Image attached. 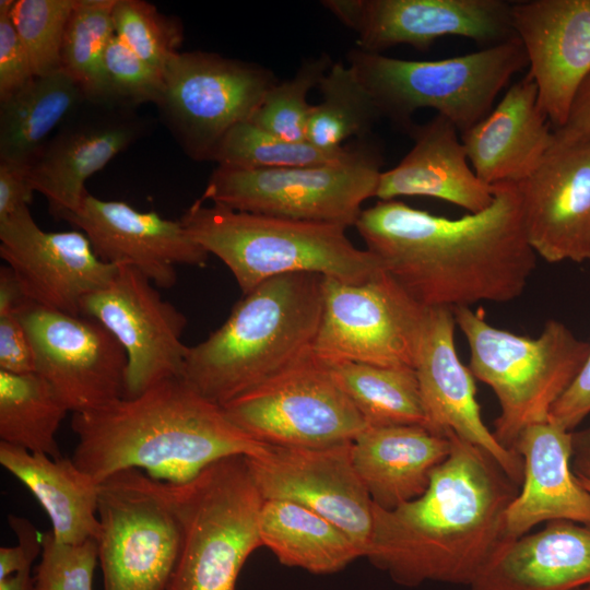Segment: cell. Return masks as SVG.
Wrapping results in <instances>:
<instances>
[{
    "instance_id": "obj_1",
    "label": "cell",
    "mask_w": 590,
    "mask_h": 590,
    "mask_svg": "<svg viewBox=\"0 0 590 590\" xmlns=\"http://www.w3.org/2000/svg\"><path fill=\"white\" fill-rule=\"evenodd\" d=\"M494 187L482 212L448 219L398 200L361 212L355 227L384 270L424 308L519 297L535 269L516 184Z\"/></svg>"
},
{
    "instance_id": "obj_2",
    "label": "cell",
    "mask_w": 590,
    "mask_h": 590,
    "mask_svg": "<svg viewBox=\"0 0 590 590\" xmlns=\"http://www.w3.org/2000/svg\"><path fill=\"white\" fill-rule=\"evenodd\" d=\"M451 450L417 498L392 510L374 504L366 557L397 583L471 586L507 540L505 514L519 493L499 463L452 432Z\"/></svg>"
},
{
    "instance_id": "obj_3",
    "label": "cell",
    "mask_w": 590,
    "mask_h": 590,
    "mask_svg": "<svg viewBox=\"0 0 590 590\" xmlns=\"http://www.w3.org/2000/svg\"><path fill=\"white\" fill-rule=\"evenodd\" d=\"M71 428L78 437L71 458L97 483L135 469L162 482L184 484L219 460L258 457L269 446L236 426L221 405L184 377L73 413Z\"/></svg>"
},
{
    "instance_id": "obj_4",
    "label": "cell",
    "mask_w": 590,
    "mask_h": 590,
    "mask_svg": "<svg viewBox=\"0 0 590 590\" xmlns=\"http://www.w3.org/2000/svg\"><path fill=\"white\" fill-rule=\"evenodd\" d=\"M322 279L283 274L243 295L219 329L188 347L184 378L222 406L303 359L320 323Z\"/></svg>"
},
{
    "instance_id": "obj_5",
    "label": "cell",
    "mask_w": 590,
    "mask_h": 590,
    "mask_svg": "<svg viewBox=\"0 0 590 590\" xmlns=\"http://www.w3.org/2000/svg\"><path fill=\"white\" fill-rule=\"evenodd\" d=\"M180 222L193 240L229 269L243 295L283 274L315 273L361 283L385 271L375 255L351 243L341 225L205 205L201 199Z\"/></svg>"
},
{
    "instance_id": "obj_6",
    "label": "cell",
    "mask_w": 590,
    "mask_h": 590,
    "mask_svg": "<svg viewBox=\"0 0 590 590\" xmlns=\"http://www.w3.org/2000/svg\"><path fill=\"white\" fill-rule=\"evenodd\" d=\"M452 311L469 345L470 370L491 387L500 406L493 434L512 449L526 427L548 420L552 406L581 369L590 343L554 319L530 338L492 326L471 307Z\"/></svg>"
},
{
    "instance_id": "obj_7",
    "label": "cell",
    "mask_w": 590,
    "mask_h": 590,
    "mask_svg": "<svg viewBox=\"0 0 590 590\" xmlns=\"http://www.w3.org/2000/svg\"><path fill=\"white\" fill-rule=\"evenodd\" d=\"M347 59L382 117L405 131L415 111L430 108L459 133L484 119L514 74L528 66L518 38L439 60H404L357 48Z\"/></svg>"
},
{
    "instance_id": "obj_8",
    "label": "cell",
    "mask_w": 590,
    "mask_h": 590,
    "mask_svg": "<svg viewBox=\"0 0 590 590\" xmlns=\"http://www.w3.org/2000/svg\"><path fill=\"white\" fill-rule=\"evenodd\" d=\"M167 484L181 528L168 590H235L245 562L262 546L263 498L246 457L219 460L187 483Z\"/></svg>"
},
{
    "instance_id": "obj_9",
    "label": "cell",
    "mask_w": 590,
    "mask_h": 590,
    "mask_svg": "<svg viewBox=\"0 0 590 590\" xmlns=\"http://www.w3.org/2000/svg\"><path fill=\"white\" fill-rule=\"evenodd\" d=\"M384 163L380 146L357 140L342 160L321 165L257 168L219 164L202 201L253 214L354 226L375 197Z\"/></svg>"
},
{
    "instance_id": "obj_10",
    "label": "cell",
    "mask_w": 590,
    "mask_h": 590,
    "mask_svg": "<svg viewBox=\"0 0 590 590\" xmlns=\"http://www.w3.org/2000/svg\"><path fill=\"white\" fill-rule=\"evenodd\" d=\"M98 518L104 590H168L181 547L168 484L117 472L99 483Z\"/></svg>"
},
{
    "instance_id": "obj_11",
    "label": "cell",
    "mask_w": 590,
    "mask_h": 590,
    "mask_svg": "<svg viewBox=\"0 0 590 590\" xmlns=\"http://www.w3.org/2000/svg\"><path fill=\"white\" fill-rule=\"evenodd\" d=\"M222 409L241 430L270 446H334L352 442L367 428L314 351Z\"/></svg>"
},
{
    "instance_id": "obj_12",
    "label": "cell",
    "mask_w": 590,
    "mask_h": 590,
    "mask_svg": "<svg viewBox=\"0 0 590 590\" xmlns=\"http://www.w3.org/2000/svg\"><path fill=\"white\" fill-rule=\"evenodd\" d=\"M426 310L386 271L361 283L323 278L312 351L323 362L414 368Z\"/></svg>"
},
{
    "instance_id": "obj_13",
    "label": "cell",
    "mask_w": 590,
    "mask_h": 590,
    "mask_svg": "<svg viewBox=\"0 0 590 590\" xmlns=\"http://www.w3.org/2000/svg\"><path fill=\"white\" fill-rule=\"evenodd\" d=\"M156 105L185 153L212 161L223 137L250 120L276 83L267 69L205 51L178 52L164 73Z\"/></svg>"
},
{
    "instance_id": "obj_14",
    "label": "cell",
    "mask_w": 590,
    "mask_h": 590,
    "mask_svg": "<svg viewBox=\"0 0 590 590\" xmlns=\"http://www.w3.org/2000/svg\"><path fill=\"white\" fill-rule=\"evenodd\" d=\"M81 315L101 322L123 347L126 398L163 379L184 377L189 346L181 335L187 319L137 268L118 264L106 286L83 298Z\"/></svg>"
},
{
    "instance_id": "obj_15",
    "label": "cell",
    "mask_w": 590,
    "mask_h": 590,
    "mask_svg": "<svg viewBox=\"0 0 590 590\" xmlns=\"http://www.w3.org/2000/svg\"><path fill=\"white\" fill-rule=\"evenodd\" d=\"M20 318L34 349L36 373L69 412L95 410L125 397L127 355L101 322L32 303Z\"/></svg>"
},
{
    "instance_id": "obj_16",
    "label": "cell",
    "mask_w": 590,
    "mask_h": 590,
    "mask_svg": "<svg viewBox=\"0 0 590 590\" xmlns=\"http://www.w3.org/2000/svg\"><path fill=\"white\" fill-rule=\"evenodd\" d=\"M322 5L357 34V49L370 54L398 45L426 51L444 36L483 48L517 38L512 2L505 0H326Z\"/></svg>"
},
{
    "instance_id": "obj_17",
    "label": "cell",
    "mask_w": 590,
    "mask_h": 590,
    "mask_svg": "<svg viewBox=\"0 0 590 590\" xmlns=\"http://www.w3.org/2000/svg\"><path fill=\"white\" fill-rule=\"evenodd\" d=\"M352 442L318 448L268 446L246 457L263 499L297 503L341 529L366 557L374 503L352 461Z\"/></svg>"
},
{
    "instance_id": "obj_18",
    "label": "cell",
    "mask_w": 590,
    "mask_h": 590,
    "mask_svg": "<svg viewBox=\"0 0 590 590\" xmlns=\"http://www.w3.org/2000/svg\"><path fill=\"white\" fill-rule=\"evenodd\" d=\"M150 128L135 108L86 99L56 130L30 167L35 192L56 219L75 213L86 180L103 169Z\"/></svg>"
},
{
    "instance_id": "obj_19",
    "label": "cell",
    "mask_w": 590,
    "mask_h": 590,
    "mask_svg": "<svg viewBox=\"0 0 590 590\" xmlns=\"http://www.w3.org/2000/svg\"><path fill=\"white\" fill-rule=\"evenodd\" d=\"M0 256L32 304L70 315H81L83 298L117 270L96 256L84 233L44 231L28 206L0 221Z\"/></svg>"
},
{
    "instance_id": "obj_20",
    "label": "cell",
    "mask_w": 590,
    "mask_h": 590,
    "mask_svg": "<svg viewBox=\"0 0 590 590\" xmlns=\"http://www.w3.org/2000/svg\"><path fill=\"white\" fill-rule=\"evenodd\" d=\"M529 245L546 262L590 260V142L557 141L517 184Z\"/></svg>"
},
{
    "instance_id": "obj_21",
    "label": "cell",
    "mask_w": 590,
    "mask_h": 590,
    "mask_svg": "<svg viewBox=\"0 0 590 590\" xmlns=\"http://www.w3.org/2000/svg\"><path fill=\"white\" fill-rule=\"evenodd\" d=\"M511 24L553 130L565 125L590 75V0L512 2Z\"/></svg>"
},
{
    "instance_id": "obj_22",
    "label": "cell",
    "mask_w": 590,
    "mask_h": 590,
    "mask_svg": "<svg viewBox=\"0 0 590 590\" xmlns=\"http://www.w3.org/2000/svg\"><path fill=\"white\" fill-rule=\"evenodd\" d=\"M457 327L449 308H427L414 370L428 422L437 435L452 432L491 455L519 486L523 461L503 447L482 420L475 398L474 376L459 359L455 344Z\"/></svg>"
},
{
    "instance_id": "obj_23",
    "label": "cell",
    "mask_w": 590,
    "mask_h": 590,
    "mask_svg": "<svg viewBox=\"0 0 590 590\" xmlns=\"http://www.w3.org/2000/svg\"><path fill=\"white\" fill-rule=\"evenodd\" d=\"M64 221L84 233L102 261L132 266L163 288L175 285L177 264L203 267L210 256L180 220H166L154 211L141 212L88 192L81 208Z\"/></svg>"
},
{
    "instance_id": "obj_24",
    "label": "cell",
    "mask_w": 590,
    "mask_h": 590,
    "mask_svg": "<svg viewBox=\"0 0 590 590\" xmlns=\"http://www.w3.org/2000/svg\"><path fill=\"white\" fill-rule=\"evenodd\" d=\"M512 450L523 461V480L505 514V533L517 539L553 520L590 524V492L571 471L573 432L546 421L526 427Z\"/></svg>"
},
{
    "instance_id": "obj_25",
    "label": "cell",
    "mask_w": 590,
    "mask_h": 590,
    "mask_svg": "<svg viewBox=\"0 0 590 590\" xmlns=\"http://www.w3.org/2000/svg\"><path fill=\"white\" fill-rule=\"evenodd\" d=\"M405 132L413 146L394 167L382 170L375 197L381 201L399 197H427L479 213L494 201V187L472 169L459 131L436 114L425 123L410 125Z\"/></svg>"
},
{
    "instance_id": "obj_26",
    "label": "cell",
    "mask_w": 590,
    "mask_h": 590,
    "mask_svg": "<svg viewBox=\"0 0 590 590\" xmlns=\"http://www.w3.org/2000/svg\"><path fill=\"white\" fill-rule=\"evenodd\" d=\"M460 135L472 169L489 186L521 182L554 143V130L538 104V87L529 73Z\"/></svg>"
},
{
    "instance_id": "obj_27",
    "label": "cell",
    "mask_w": 590,
    "mask_h": 590,
    "mask_svg": "<svg viewBox=\"0 0 590 590\" xmlns=\"http://www.w3.org/2000/svg\"><path fill=\"white\" fill-rule=\"evenodd\" d=\"M590 585V524L553 520L504 541L471 590H576Z\"/></svg>"
},
{
    "instance_id": "obj_28",
    "label": "cell",
    "mask_w": 590,
    "mask_h": 590,
    "mask_svg": "<svg viewBox=\"0 0 590 590\" xmlns=\"http://www.w3.org/2000/svg\"><path fill=\"white\" fill-rule=\"evenodd\" d=\"M450 450L448 435L417 425L367 427L351 445L355 471L373 503L384 510L420 497Z\"/></svg>"
},
{
    "instance_id": "obj_29",
    "label": "cell",
    "mask_w": 590,
    "mask_h": 590,
    "mask_svg": "<svg viewBox=\"0 0 590 590\" xmlns=\"http://www.w3.org/2000/svg\"><path fill=\"white\" fill-rule=\"evenodd\" d=\"M0 463L38 500L54 538L66 544L98 540V486L72 458H51L0 441Z\"/></svg>"
},
{
    "instance_id": "obj_30",
    "label": "cell",
    "mask_w": 590,
    "mask_h": 590,
    "mask_svg": "<svg viewBox=\"0 0 590 590\" xmlns=\"http://www.w3.org/2000/svg\"><path fill=\"white\" fill-rule=\"evenodd\" d=\"M86 99L63 69L36 75L0 99V161L31 167L60 125Z\"/></svg>"
},
{
    "instance_id": "obj_31",
    "label": "cell",
    "mask_w": 590,
    "mask_h": 590,
    "mask_svg": "<svg viewBox=\"0 0 590 590\" xmlns=\"http://www.w3.org/2000/svg\"><path fill=\"white\" fill-rule=\"evenodd\" d=\"M259 535L281 564L317 575L337 573L363 557L341 529L291 500L263 499Z\"/></svg>"
},
{
    "instance_id": "obj_32",
    "label": "cell",
    "mask_w": 590,
    "mask_h": 590,
    "mask_svg": "<svg viewBox=\"0 0 590 590\" xmlns=\"http://www.w3.org/2000/svg\"><path fill=\"white\" fill-rule=\"evenodd\" d=\"M323 363L367 427L417 425L428 429L414 368L345 361Z\"/></svg>"
},
{
    "instance_id": "obj_33",
    "label": "cell",
    "mask_w": 590,
    "mask_h": 590,
    "mask_svg": "<svg viewBox=\"0 0 590 590\" xmlns=\"http://www.w3.org/2000/svg\"><path fill=\"white\" fill-rule=\"evenodd\" d=\"M50 385L37 373L0 370V439L33 453L62 457L57 430L68 413Z\"/></svg>"
},
{
    "instance_id": "obj_34",
    "label": "cell",
    "mask_w": 590,
    "mask_h": 590,
    "mask_svg": "<svg viewBox=\"0 0 590 590\" xmlns=\"http://www.w3.org/2000/svg\"><path fill=\"white\" fill-rule=\"evenodd\" d=\"M320 104L312 106L306 140L323 150H339L351 137L368 138L381 114L350 66L332 63L318 86Z\"/></svg>"
},
{
    "instance_id": "obj_35",
    "label": "cell",
    "mask_w": 590,
    "mask_h": 590,
    "mask_svg": "<svg viewBox=\"0 0 590 590\" xmlns=\"http://www.w3.org/2000/svg\"><path fill=\"white\" fill-rule=\"evenodd\" d=\"M116 0H76L61 49V69L92 101H106L104 55L116 35L113 11Z\"/></svg>"
},
{
    "instance_id": "obj_36",
    "label": "cell",
    "mask_w": 590,
    "mask_h": 590,
    "mask_svg": "<svg viewBox=\"0 0 590 590\" xmlns=\"http://www.w3.org/2000/svg\"><path fill=\"white\" fill-rule=\"evenodd\" d=\"M350 151L351 146L323 150L306 140H286L247 120L227 131L212 161L223 165L257 168L311 166L340 161Z\"/></svg>"
},
{
    "instance_id": "obj_37",
    "label": "cell",
    "mask_w": 590,
    "mask_h": 590,
    "mask_svg": "<svg viewBox=\"0 0 590 590\" xmlns=\"http://www.w3.org/2000/svg\"><path fill=\"white\" fill-rule=\"evenodd\" d=\"M331 64L327 55L306 60L292 79L267 91L249 121L286 140L305 141L312 110L308 92L318 86Z\"/></svg>"
},
{
    "instance_id": "obj_38",
    "label": "cell",
    "mask_w": 590,
    "mask_h": 590,
    "mask_svg": "<svg viewBox=\"0 0 590 590\" xmlns=\"http://www.w3.org/2000/svg\"><path fill=\"white\" fill-rule=\"evenodd\" d=\"M116 35L162 74L178 54L182 28L142 0H116L113 11Z\"/></svg>"
},
{
    "instance_id": "obj_39",
    "label": "cell",
    "mask_w": 590,
    "mask_h": 590,
    "mask_svg": "<svg viewBox=\"0 0 590 590\" xmlns=\"http://www.w3.org/2000/svg\"><path fill=\"white\" fill-rule=\"evenodd\" d=\"M76 0H16L11 16L36 75L61 68V49Z\"/></svg>"
},
{
    "instance_id": "obj_40",
    "label": "cell",
    "mask_w": 590,
    "mask_h": 590,
    "mask_svg": "<svg viewBox=\"0 0 590 590\" xmlns=\"http://www.w3.org/2000/svg\"><path fill=\"white\" fill-rule=\"evenodd\" d=\"M106 101L137 108L141 104L157 105L164 93L163 74L133 52L117 35L104 55Z\"/></svg>"
},
{
    "instance_id": "obj_41",
    "label": "cell",
    "mask_w": 590,
    "mask_h": 590,
    "mask_svg": "<svg viewBox=\"0 0 590 590\" xmlns=\"http://www.w3.org/2000/svg\"><path fill=\"white\" fill-rule=\"evenodd\" d=\"M40 562L35 570V590H93L98 543L58 542L51 531L42 535Z\"/></svg>"
},
{
    "instance_id": "obj_42",
    "label": "cell",
    "mask_w": 590,
    "mask_h": 590,
    "mask_svg": "<svg viewBox=\"0 0 590 590\" xmlns=\"http://www.w3.org/2000/svg\"><path fill=\"white\" fill-rule=\"evenodd\" d=\"M12 4L13 0L0 1V99L8 97L35 76L11 16Z\"/></svg>"
},
{
    "instance_id": "obj_43",
    "label": "cell",
    "mask_w": 590,
    "mask_h": 590,
    "mask_svg": "<svg viewBox=\"0 0 590 590\" xmlns=\"http://www.w3.org/2000/svg\"><path fill=\"white\" fill-rule=\"evenodd\" d=\"M23 309V308H22ZM17 308H0V370L36 373L35 353Z\"/></svg>"
},
{
    "instance_id": "obj_44",
    "label": "cell",
    "mask_w": 590,
    "mask_h": 590,
    "mask_svg": "<svg viewBox=\"0 0 590 590\" xmlns=\"http://www.w3.org/2000/svg\"><path fill=\"white\" fill-rule=\"evenodd\" d=\"M588 414H590V351L576 378L552 406L547 421L565 430L574 432Z\"/></svg>"
},
{
    "instance_id": "obj_45",
    "label": "cell",
    "mask_w": 590,
    "mask_h": 590,
    "mask_svg": "<svg viewBox=\"0 0 590 590\" xmlns=\"http://www.w3.org/2000/svg\"><path fill=\"white\" fill-rule=\"evenodd\" d=\"M9 522L19 541L15 546L0 548V579L32 567L43 547V534H39L28 520L10 516Z\"/></svg>"
},
{
    "instance_id": "obj_46",
    "label": "cell",
    "mask_w": 590,
    "mask_h": 590,
    "mask_svg": "<svg viewBox=\"0 0 590 590\" xmlns=\"http://www.w3.org/2000/svg\"><path fill=\"white\" fill-rule=\"evenodd\" d=\"M34 192L28 166L0 161V221L28 206Z\"/></svg>"
},
{
    "instance_id": "obj_47",
    "label": "cell",
    "mask_w": 590,
    "mask_h": 590,
    "mask_svg": "<svg viewBox=\"0 0 590 590\" xmlns=\"http://www.w3.org/2000/svg\"><path fill=\"white\" fill-rule=\"evenodd\" d=\"M554 139L590 142V75L578 91L567 121L554 130Z\"/></svg>"
},
{
    "instance_id": "obj_48",
    "label": "cell",
    "mask_w": 590,
    "mask_h": 590,
    "mask_svg": "<svg viewBox=\"0 0 590 590\" xmlns=\"http://www.w3.org/2000/svg\"><path fill=\"white\" fill-rule=\"evenodd\" d=\"M570 465L578 479L590 480V426L573 432Z\"/></svg>"
},
{
    "instance_id": "obj_49",
    "label": "cell",
    "mask_w": 590,
    "mask_h": 590,
    "mask_svg": "<svg viewBox=\"0 0 590 590\" xmlns=\"http://www.w3.org/2000/svg\"><path fill=\"white\" fill-rule=\"evenodd\" d=\"M0 590H35V580L31 567L0 579Z\"/></svg>"
},
{
    "instance_id": "obj_50",
    "label": "cell",
    "mask_w": 590,
    "mask_h": 590,
    "mask_svg": "<svg viewBox=\"0 0 590 590\" xmlns=\"http://www.w3.org/2000/svg\"><path fill=\"white\" fill-rule=\"evenodd\" d=\"M577 477V476H576ZM578 479V477H577ZM578 481L580 482V484L587 489L590 492V480H585V479H578Z\"/></svg>"
},
{
    "instance_id": "obj_51",
    "label": "cell",
    "mask_w": 590,
    "mask_h": 590,
    "mask_svg": "<svg viewBox=\"0 0 590 590\" xmlns=\"http://www.w3.org/2000/svg\"><path fill=\"white\" fill-rule=\"evenodd\" d=\"M576 590H590V585L581 587V588L576 589Z\"/></svg>"
}]
</instances>
